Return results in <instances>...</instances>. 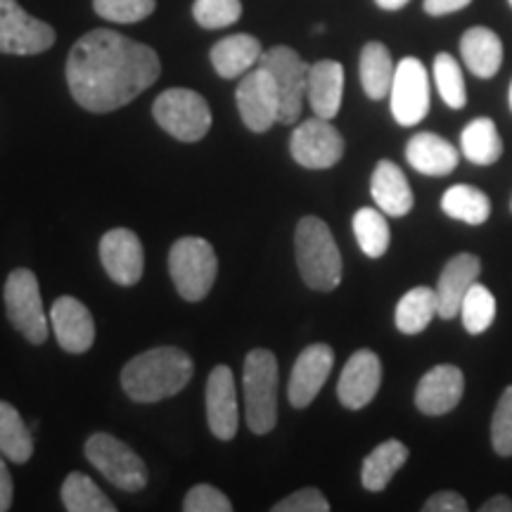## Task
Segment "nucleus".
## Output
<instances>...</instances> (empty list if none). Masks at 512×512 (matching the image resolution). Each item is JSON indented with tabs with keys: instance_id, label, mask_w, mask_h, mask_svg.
Segmentation results:
<instances>
[{
	"instance_id": "nucleus-1",
	"label": "nucleus",
	"mask_w": 512,
	"mask_h": 512,
	"mask_svg": "<svg viewBox=\"0 0 512 512\" xmlns=\"http://www.w3.org/2000/svg\"><path fill=\"white\" fill-rule=\"evenodd\" d=\"M162 74L159 55L112 29H95L74 43L67 83L83 110L105 114L136 100Z\"/></svg>"
},
{
	"instance_id": "nucleus-2",
	"label": "nucleus",
	"mask_w": 512,
	"mask_h": 512,
	"mask_svg": "<svg viewBox=\"0 0 512 512\" xmlns=\"http://www.w3.org/2000/svg\"><path fill=\"white\" fill-rule=\"evenodd\" d=\"M195 363L176 347H157L143 351L121 370V387L138 403L164 401L176 396L192 380Z\"/></svg>"
},
{
	"instance_id": "nucleus-3",
	"label": "nucleus",
	"mask_w": 512,
	"mask_h": 512,
	"mask_svg": "<svg viewBox=\"0 0 512 512\" xmlns=\"http://www.w3.org/2000/svg\"><path fill=\"white\" fill-rule=\"evenodd\" d=\"M297 266L311 290L332 292L342 283V256L328 223L318 216H304L294 233Z\"/></svg>"
},
{
	"instance_id": "nucleus-4",
	"label": "nucleus",
	"mask_w": 512,
	"mask_h": 512,
	"mask_svg": "<svg viewBox=\"0 0 512 512\" xmlns=\"http://www.w3.org/2000/svg\"><path fill=\"white\" fill-rule=\"evenodd\" d=\"M278 361L273 351L252 349L245 358V418L254 434H268L278 422Z\"/></svg>"
},
{
	"instance_id": "nucleus-5",
	"label": "nucleus",
	"mask_w": 512,
	"mask_h": 512,
	"mask_svg": "<svg viewBox=\"0 0 512 512\" xmlns=\"http://www.w3.org/2000/svg\"><path fill=\"white\" fill-rule=\"evenodd\" d=\"M169 273L185 302H202L214 287L219 259L204 238H181L169 252Z\"/></svg>"
},
{
	"instance_id": "nucleus-6",
	"label": "nucleus",
	"mask_w": 512,
	"mask_h": 512,
	"mask_svg": "<svg viewBox=\"0 0 512 512\" xmlns=\"http://www.w3.org/2000/svg\"><path fill=\"white\" fill-rule=\"evenodd\" d=\"M152 117L181 143H197L209 133L211 110L207 100L190 88H169L152 105Z\"/></svg>"
},
{
	"instance_id": "nucleus-7",
	"label": "nucleus",
	"mask_w": 512,
	"mask_h": 512,
	"mask_svg": "<svg viewBox=\"0 0 512 512\" xmlns=\"http://www.w3.org/2000/svg\"><path fill=\"white\" fill-rule=\"evenodd\" d=\"M88 463L100 472L107 482H112L117 489L140 491L147 484V467L143 458L136 451H131L124 441H119L112 434L98 432L86 441Z\"/></svg>"
},
{
	"instance_id": "nucleus-8",
	"label": "nucleus",
	"mask_w": 512,
	"mask_h": 512,
	"mask_svg": "<svg viewBox=\"0 0 512 512\" xmlns=\"http://www.w3.org/2000/svg\"><path fill=\"white\" fill-rule=\"evenodd\" d=\"M5 309L15 328L31 344H43L48 339V316L43 309L41 287L29 268H17L5 280Z\"/></svg>"
},
{
	"instance_id": "nucleus-9",
	"label": "nucleus",
	"mask_w": 512,
	"mask_h": 512,
	"mask_svg": "<svg viewBox=\"0 0 512 512\" xmlns=\"http://www.w3.org/2000/svg\"><path fill=\"white\" fill-rule=\"evenodd\" d=\"M259 64H264L273 74L275 86L280 93V124H297L302 117L306 86H309L311 64L302 60L297 50L287 46H275L261 55Z\"/></svg>"
},
{
	"instance_id": "nucleus-10",
	"label": "nucleus",
	"mask_w": 512,
	"mask_h": 512,
	"mask_svg": "<svg viewBox=\"0 0 512 512\" xmlns=\"http://www.w3.org/2000/svg\"><path fill=\"white\" fill-rule=\"evenodd\" d=\"M235 100L249 131L266 133L273 124H280V93L264 64H256L242 76Z\"/></svg>"
},
{
	"instance_id": "nucleus-11",
	"label": "nucleus",
	"mask_w": 512,
	"mask_h": 512,
	"mask_svg": "<svg viewBox=\"0 0 512 512\" xmlns=\"http://www.w3.org/2000/svg\"><path fill=\"white\" fill-rule=\"evenodd\" d=\"M55 43V29L31 17L17 0H0V53L38 55Z\"/></svg>"
},
{
	"instance_id": "nucleus-12",
	"label": "nucleus",
	"mask_w": 512,
	"mask_h": 512,
	"mask_svg": "<svg viewBox=\"0 0 512 512\" xmlns=\"http://www.w3.org/2000/svg\"><path fill=\"white\" fill-rule=\"evenodd\" d=\"M392 117L401 126H415L430 112V74L418 57H403L396 64L392 91Z\"/></svg>"
},
{
	"instance_id": "nucleus-13",
	"label": "nucleus",
	"mask_w": 512,
	"mask_h": 512,
	"mask_svg": "<svg viewBox=\"0 0 512 512\" xmlns=\"http://www.w3.org/2000/svg\"><path fill=\"white\" fill-rule=\"evenodd\" d=\"M290 152L304 169H330L344 157V138L330 119L313 117L294 128Z\"/></svg>"
},
{
	"instance_id": "nucleus-14",
	"label": "nucleus",
	"mask_w": 512,
	"mask_h": 512,
	"mask_svg": "<svg viewBox=\"0 0 512 512\" xmlns=\"http://www.w3.org/2000/svg\"><path fill=\"white\" fill-rule=\"evenodd\" d=\"M100 261L114 283L124 287L136 285L143 278L145 268L143 242L133 230L114 228L102 235Z\"/></svg>"
},
{
	"instance_id": "nucleus-15",
	"label": "nucleus",
	"mask_w": 512,
	"mask_h": 512,
	"mask_svg": "<svg viewBox=\"0 0 512 512\" xmlns=\"http://www.w3.org/2000/svg\"><path fill=\"white\" fill-rule=\"evenodd\" d=\"M332 366H335V351L330 344H311L297 356L287 384V399L294 408L311 406L323 384L328 382Z\"/></svg>"
},
{
	"instance_id": "nucleus-16",
	"label": "nucleus",
	"mask_w": 512,
	"mask_h": 512,
	"mask_svg": "<svg viewBox=\"0 0 512 512\" xmlns=\"http://www.w3.org/2000/svg\"><path fill=\"white\" fill-rule=\"evenodd\" d=\"M382 384V361L375 351L361 349L349 358L337 382V396L344 408L361 411L377 396Z\"/></svg>"
},
{
	"instance_id": "nucleus-17",
	"label": "nucleus",
	"mask_w": 512,
	"mask_h": 512,
	"mask_svg": "<svg viewBox=\"0 0 512 512\" xmlns=\"http://www.w3.org/2000/svg\"><path fill=\"white\" fill-rule=\"evenodd\" d=\"M207 420L216 439L230 441L238 434V392L228 366H216L207 380Z\"/></svg>"
},
{
	"instance_id": "nucleus-18",
	"label": "nucleus",
	"mask_w": 512,
	"mask_h": 512,
	"mask_svg": "<svg viewBox=\"0 0 512 512\" xmlns=\"http://www.w3.org/2000/svg\"><path fill=\"white\" fill-rule=\"evenodd\" d=\"M50 323L57 337V344L69 354H83L93 347L95 342V323L93 313L88 306L76 297L55 299L50 309Z\"/></svg>"
},
{
	"instance_id": "nucleus-19",
	"label": "nucleus",
	"mask_w": 512,
	"mask_h": 512,
	"mask_svg": "<svg viewBox=\"0 0 512 512\" xmlns=\"http://www.w3.org/2000/svg\"><path fill=\"white\" fill-rule=\"evenodd\" d=\"M465 392L463 370L456 366H434L422 375L415 389V406L425 415H446L458 406Z\"/></svg>"
},
{
	"instance_id": "nucleus-20",
	"label": "nucleus",
	"mask_w": 512,
	"mask_h": 512,
	"mask_svg": "<svg viewBox=\"0 0 512 512\" xmlns=\"http://www.w3.org/2000/svg\"><path fill=\"white\" fill-rule=\"evenodd\" d=\"M482 264L475 254H456L444 266L437 283V299H439V318L451 320L460 313L467 290L477 283Z\"/></svg>"
},
{
	"instance_id": "nucleus-21",
	"label": "nucleus",
	"mask_w": 512,
	"mask_h": 512,
	"mask_svg": "<svg viewBox=\"0 0 512 512\" xmlns=\"http://www.w3.org/2000/svg\"><path fill=\"white\" fill-rule=\"evenodd\" d=\"M344 67L335 60H320L311 64L306 100L320 119H335L342 110Z\"/></svg>"
},
{
	"instance_id": "nucleus-22",
	"label": "nucleus",
	"mask_w": 512,
	"mask_h": 512,
	"mask_svg": "<svg viewBox=\"0 0 512 512\" xmlns=\"http://www.w3.org/2000/svg\"><path fill=\"white\" fill-rule=\"evenodd\" d=\"M406 159L422 176H448L458 169L460 152L437 133L422 131L408 140Z\"/></svg>"
},
{
	"instance_id": "nucleus-23",
	"label": "nucleus",
	"mask_w": 512,
	"mask_h": 512,
	"mask_svg": "<svg viewBox=\"0 0 512 512\" xmlns=\"http://www.w3.org/2000/svg\"><path fill=\"white\" fill-rule=\"evenodd\" d=\"M370 195H373L377 209H382L387 216H396V219L406 216L415 202L406 174L401 171V166L389 162V159H382L375 166L373 181H370Z\"/></svg>"
},
{
	"instance_id": "nucleus-24",
	"label": "nucleus",
	"mask_w": 512,
	"mask_h": 512,
	"mask_svg": "<svg viewBox=\"0 0 512 512\" xmlns=\"http://www.w3.org/2000/svg\"><path fill=\"white\" fill-rule=\"evenodd\" d=\"M261 50L259 38L249 34H233L221 38L214 48H211V64H214L216 74L223 79H240L249 69H254L259 64Z\"/></svg>"
},
{
	"instance_id": "nucleus-25",
	"label": "nucleus",
	"mask_w": 512,
	"mask_h": 512,
	"mask_svg": "<svg viewBox=\"0 0 512 512\" xmlns=\"http://www.w3.org/2000/svg\"><path fill=\"white\" fill-rule=\"evenodd\" d=\"M460 55L472 74L479 79H491L503 64V43L491 29L472 27L460 38Z\"/></svg>"
},
{
	"instance_id": "nucleus-26",
	"label": "nucleus",
	"mask_w": 512,
	"mask_h": 512,
	"mask_svg": "<svg viewBox=\"0 0 512 512\" xmlns=\"http://www.w3.org/2000/svg\"><path fill=\"white\" fill-rule=\"evenodd\" d=\"M408 460V446L399 439H387L380 446L373 448L363 460L361 482L368 491H382L392 482L396 472L406 465Z\"/></svg>"
},
{
	"instance_id": "nucleus-27",
	"label": "nucleus",
	"mask_w": 512,
	"mask_h": 512,
	"mask_svg": "<svg viewBox=\"0 0 512 512\" xmlns=\"http://www.w3.org/2000/svg\"><path fill=\"white\" fill-rule=\"evenodd\" d=\"M434 316H439L437 290H432V287H413L396 304L394 320L396 328L403 335H420L432 323Z\"/></svg>"
},
{
	"instance_id": "nucleus-28",
	"label": "nucleus",
	"mask_w": 512,
	"mask_h": 512,
	"mask_svg": "<svg viewBox=\"0 0 512 512\" xmlns=\"http://www.w3.org/2000/svg\"><path fill=\"white\" fill-rule=\"evenodd\" d=\"M394 62L384 43L370 41L361 50V86L370 100L387 98L394 81Z\"/></svg>"
},
{
	"instance_id": "nucleus-29",
	"label": "nucleus",
	"mask_w": 512,
	"mask_h": 512,
	"mask_svg": "<svg viewBox=\"0 0 512 512\" xmlns=\"http://www.w3.org/2000/svg\"><path fill=\"white\" fill-rule=\"evenodd\" d=\"M460 150L472 164H496L503 155V140L494 121L486 117L470 121L460 133Z\"/></svg>"
},
{
	"instance_id": "nucleus-30",
	"label": "nucleus",
	"mask_w": 512,
	"mask_h": 512,
	"mask_svg": "<svg viewBox=\"0 0 512 512\" xmlns=\"http://www.w3.org/2000/svg\"><path fill=\"white\" fill-rule=\"evenodd\" d=\"M0 453L17 465H24L34 456V439L27 422L8 401H0Z\"/></svg>"
},
{
	"instance_id": "nucleus-31",
	"label": "nucleus",
	"mask_w": 512,
	"mask_h": 512,
	"mask_svg": "<svg viewBox=\"0 0 512 512\" xmlns=\"http://www.w3.org/2000/svg\"><path fill=\"white\" fill-rule=\"evenodd\" d=\"M441 209L451 219L470 223V226H479V223L489 219L491 202L475 185H453L441 197Z\"/></svg>"
},
{
	"instance_id": "nucleus-32",
	"label": "nucleus",
	"mask_w": 512,
	"mask_h": 512,
	"mask_svg": "<svg viewBox=\"0 0 512 512\" xmlns=\"http://www.w3.org/2000/svg\"><path fill=\"white\" fill-rule=\"evenodd\" d=\"M62 503L69 512H114V505L83 472H72L62 484Z\"/></svg>"
},
{
	"instance_id": "nucleus-33",
	"label": "nucleus",
	"mask_w": 512,
	"mask_h": 512,
	"mask_svg": "<svg viewBox=\"0 0 512 512\" xmlns=\"http://www.w3.org/2000/svg\"><path fill=\"white\" fill-rule=\"evenodd\" d=\"M354 235L358 240L361 252L370 256V259H380L389 249V223L384 219L382 209L363 207L354 214Z\"/></svg>"
},
{
	"instance_id": "nucleus-34",
	"label": "nucleus",
	"mask_w": 512,
	"mask_h": 512,
	"mask_svg": "<svg viewBox=\"0 0 512 512\" xmlns=\"http://www.w3.org/2000/svg\"><path fill=\"white\" fill-rule=\"evenodd\" d=\"M460 318L470 335H482L496 320V299L489 287L475 283L467 290L463 304H460Z\"/></svg>"
},
{
	"instance_id": "nucleus-35",
	"label": "nucleus",
	"mask_w": 512,
	"mask_h": 512,
	"mask_svg": "<svg viewBox=\"0 0 512 512\" xmlns=\"http://www.w3.org/2000/svg\"><path fill=\"white\" fill-rule=\"evenodd\" d=\"M434 81H437V91L441 100L446 102L451 110H463L467 102L465 79L460 64L453 60V55L439 53L434 57Z\"/></svg>"
},
{
	"instance_id": "nucleus-36",
	"label": "nucleus",
	"mask_w": 512,
	"mask_h": 512,
	"mask_svg": "<svg viewBox=\"0 0 512 512\" xmlns=\"http://www.w3.org/2000/svg\"><path fill=\"white\" fill-rule=\"evenodd\" d=\"M195 22L204 29H226L242 17L240 0H195Z\"/></svg>"
},
{
	"instance_id": "nucleus-37",
	"label": "nucleus",
	"mask_w": 512,
	"mask_h": 512,
	"mask_svg": "<svg viewBox=\"0 0 512 512\" xmlns=\"http://www.w3.org/2000/svg\"><path fill=\"white\" fill-rule=\"evenodd\" d=\"M157 8V0H93V10L102 19L117 24H133L150 17Z\"/></svg>"
},
{
	"instance_id": "nucleus-38",
	"label": "nucleus",
	"mask_w": 512,
	"mask_h": 512,
	"mask_svg": "<svg viewBox=\"0 0 512 512\" xmlns=\"http://www.w3.org/2000/svg\"><path fill=\"white\" fill-rule=\"evenodd\" d=\"M491 444L498 456H512V384L498 399L494 420H491Z\"/></svg>"
},
{
	"instance_id": "nucleus-39",
	"label": "nucleus",
	"mask_w": 512,
	"mask_h": 512,
	"mask_svg": "<svg viewBox=\"0 0 512 512\" xmlns=\"http://www.w3.org/2000/svg\"><path fill=\"white\" fill-rule=\"evenodd\" d=\"M185 512H230L233 510V503L230 498L223 494L221 489L211 484H197L192 486L183 501Z\"/></svg>"
},
{
	"instance_id": "nucleus-40",
	"label": "nucleus",
	"mask_w": 512,
	"mask_h": 512,
	"mask_svg": "<svg viewBox=\"0 0 512 512\" xmlns=\"http://www.w3.org/2000/svg\"><path fill=\"white\" fill-rule=\"evenodd\" d=\"M273 512H328L330 503L328 498L323 496V491L313 489V486H306V489H299L297 494L283 498L280 503H275Z\"/></svg>"
},
{
	"instance_id": "nucleus-41",
	"label": "nucleus",
	"mask_w": 512,
	"mask_h": 512,
	"mask_svg": "<svg viewBox=\"0 0 512 512\" xmlns=\"http://www.w3.org/2000/svg\"><path fill=\"white\" fill-rule=\"evenodd\" d=\"M425 512H465L467 510V501L456 491H439L427 498V503L422 505Z\"/></svg>"
},
{
	"instance_id": "nucleus-42",
	"label": "nucleus",
	"mask_w": 512,
	"mask_h": 512,
	"mask_svg": "<svg viewBox=\"0 0 512 512\" xmlns=\"http://www.w3.org/2000/svg\"><path fill=\"white\" fill-rule=\"evenodd\" d=\"M472 0H425L422 8H425L427 15L432 17H441V15H451V12H458L470 5Z\"/></svg>"
},
{
	"instance_id": "nucleus-43",
	"label": "nucleus",
	"mask_w": 512,
	"mask_h": 512,
	"mask_svg": "<svg viewBox=\"0 0 512 512\" xmlns=\"http://www.w3.org/2000/svg\"><path fill=\"white\" fill-rule=\"evenodd\" d=\"M5 456L0 453V512L12 508V496H15V489H12V477L8 465H5Z\"/></svg>"
},
{
	"instance_id": "nucleus-44",
	"label": "nucleus",
	"mask_w": 512,
	"mask_h": 512,
	"mask_svg": "<svg viewBox=\"0 0 512 512\" xmlns=\"http://www.w3.org/2000/svg\"><path fill=\"white\" fill-rule=\"evenodd\" d=\"M482 512H512V498L510 496H494L489 498L482 508Z\"/></svg>"
},
{
	"instance_id": "nucleus-45",
	"label": "nucleus",
	"mask_w": 512,
	"mask_h": 512,
	"mask_svg": "<svg viewBox=\"0 0 512 512\" xmlns=\"http://www.w3.org/2000/svg\"><path fill=\"white\" fill-rule=\"evenodd\" d=\"M375 3L380 5L382 10H401V8H406L411 0H375Z\"/></svg>"
},
{
	"instance_id": "nucleus-46",
	"label": "nucleus",
	"mask_w": 512,
	"mask_h": 512,
	"mask_svg": "<svg viewBox=\"0 0 512 512\" xmlns=\"http://www.w3.org/2000/svg\"><path fill=\"white\" fill-rule=\"evenodd\" d=\"M510 110H512V83H510Z\"/></svg>"
},
{
	"instance_id": "nucleus-47",
	"label": "nucleus",
	"mask_w": 512,
	"mask_h": 512,
	"mask_svg": "<svg viewBox=\"0 0 512 512\" xmlns=\"http://www.w3.org/2000/svg\"><path fill=\"white\" fill-rule=\"evenodd\" d=\"M508 3H510V8H512V0H508Z\"/></svg>"
}]
</instances>
